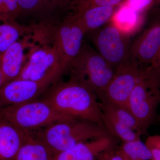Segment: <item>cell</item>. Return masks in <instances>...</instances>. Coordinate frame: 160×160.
I'll use <instances>...</instances> for the list:
<instances>
[{
  "instance_id": "cell-27",
  "label": "cell",
  "mask_w": 160,
  "mask_h": 160,
  "mask_svg": "<svg viewBox=\"0 0 160 160\" xmlns=\"http://www.w3.org/2000/svg\"><path fill=\"white\" fill-rule=\"evenodd\" d=\"M160 46L159 47V48L158 50L157 54L156 57L155 59L154 60V62H153V64L154 63L156 62H158V61H160Z\"/></svg>"
},
{
  "instance_id": "cell-7",
  "label": "cell",
  "mask_w": 160,
  "mask_h": 160,
  "mask_svg": "<svg viewBox=\"0 0 160 160\" xmlns=\"http://www.w3.org/2000/svg\"><path fill=\"white\" fill-rule=\"evenodd\" d=\"M160 105V89L145 76L143 72L127 104V108L137 120L142 134L146 133L154 122Z\"/></svg>"
},
{
  "instance_id": "cell-21",
  "label": "cell",
  "mask_w": 160,
  "mask_h": 160,
  "mask_svg": "<svg viewBox=\"0 0 160 160\" xmlns=\"http://www.w3.org/2000/svg\"><path fill=\"white\" fill-rule=\"evenodd\" d=\"M20 14L18 0H0V21L5 22L15 21Z\"/></svg>"
},
{
  "instance_id": "cell-23",
  "label": "cell",
  "mask_w": 160,
  "mask_h": 160,
  "mask_svg": "<svg viewBox=\"0 0 160 160\" xmlns=\"http://www.w3.org/2000/svg\"><path fill=\"white\" fill-rule=\"evenodd\" d=\"M145 143L151 152V160H160V135L150 136Z\"/></svg>"
},
{
  "instance_id": "cell-16",
  "label": "cell",
  "mask_w": 160,
  "mask_h": 160,
  "mask_svg": "<svg viewBox=\"0 0 160 160\" xmlns=\"http://www.w3.org/2000/svg\"><path fill=\"white\" fill-rule=\"evenodd\" d=\"M116 7H93L75 10L72 15L85 34L106 25L114 15Z\"/></svg>"
},
{
  "instance_id": "cell-12",
  "label": "cell",
  "mask_w": 160,
  "mask_h": 160,
  "mask_svg": "<svg viewBox=\"0 0 160 160\" xmlns=\"http://www.w3.org/2000/svg\"><path fill=\"white\" fill-rule=\"evenodd\" d=\"M19 17L29 21L27 25L58 22L73 12L65 0H18Z\"/></svg>"
},
{
  "instance_id": "cell-28",
  "label": "cell",
  "mask_w": 160,
  "mask_h": 160,
  "mask_svg": "<svg viewBox=\"0 0 160 160\" xmlns=\"http://www.w3.org/2000/svg\"><path fill=\"white\" fill-rule=\"evenodd\" d=\"M4 85V78H3V75L0 69V88Z\"/></svg>"
},
{
  "instance_id": "cell-11",
  "label": "cell",
  "mask_w": 160,
  "mask_h": 160,
  "mask_svg": "<svg viewBox=\"0 0 160 160\" xmlns=\"http://www.w3.org/2000/svg\"><path fill=\"white\" fill-rule=\"evenodd\" d=\"M26 60L18 79L39 81L57 70L63 75L62 60L55 47L34 43L26 54Z\"/></svg>"
},
{
  "instance_id": "cell-26",
  "label": "cell",
  "mask_w": 160,
  "mask_h": 160,
  "mask_svg": "<svg viewBox=\"0 0 160 160\" xmlns=\"http://www.w3.org/2000/svg\"><path fill=\"white\" fill-rule=\"evenodd\" d=\"M65 1L70 4V6H71L72 9L73 10V7L74 6L77 0H65Z\"/></svg>"
},
{
  "instance_id": "cell-3",
  "label": "cell",
  "mask_w": 160,
  "mask_h": 160,
  "mask_svg": "<svg viewBox=\"0 0 160 160\" xmlns=\"http://www.w3.org/2000/svg\"><path fill=\"white\" fill-rule=\"evenodd\" d=\"M34 133L56 155L79 143L112 135L105 127L74 118L53 123Z\"/></svg>"
},
{
  "instance_id": "cell-2",
  "label": "cell",
  "mask_w": 160,
  "mask_h": 160,
  "mask_svg": "<svg viewBox=\"0 0 160 160\" xmlns=\"http://www.w3.org/2000/svg\"><path fill=\"white\" fill-rule=\"evenodd\" d=\"M34 43L55 47L62 60L63 74L82 47L85 33L72 12L58 22L30 25Z\"/></svg>"
},
{
  "instance_id": "cell-8",
  "label": "cell",
  "mask_w": 160,
  "mask_h": 160,
  "mask_svg": "<svg viewBox=\"0 0 160 160\" xmlns=\"http://www.w3.org/2000/svg\"><path fill=\"white\" fill-rule=\"evenodd\" d=\"M62 75L60 70L49 73L39 81L17 79L0 88V108L36 99Z\"/></svg>"
},
{
  "instance_id": "cell-9",
  "label": "cell",
  "mask_w": 160,
  "mask_h": 160,
  "mask_svg": "<svg viewBox=\"0 0 160 160\" xmlns=\"http://www.w3.org/2000/svg\"><path fill=\"white\" fill-rule=\"evenodd\" d=\"M160 46V8L150 9L142 33L132 44L128 61L142 65L154 62Z\"/></svg>"
},
{
  "instance_id": "cell-5",
  "label": "cell",
  "mask_w": 160,
  "mask_h": 160,
  "mask_svg": "<svg viewBox=\"0 0 160 160\" xmlns=\"http://www.w3.org/2000/svg\"><path fill=\"white\" fill-rule=\"evenodd\" d=\"M0 118L23 131L32 132L53 123L74 118L60 113L43 99L0 108Z\"/></svg>"
},
{
  "instance_id": "cell-25",
  "label": "cell",
  "mask_w": 160,
  "mask_h": 160,
  "mask_svg": "<svg viewBox=\"0 0 160 160\" xmlns=\"http://www.w3.org/2000/svg\"><path fill=\"white\" fill-rule=\"evenodd\" d=\"M86 1H87V0H77L74 6H73V10H74L75 8L76 7H77V6H78V5H79L80 4H82V3L86 2Z\"/></svg>"
},
{
  "instance_id": "cell-4",
  "label": "cell",
  "mask_w": 160,
  "mask_h": 160,
  "mask_svg": "<svg viewBox=\"0 0 160 160\" xmlns=\"http://www.w3.org/2000/svg\"><path fill=\"white\" fill-rule=\"evenodd\" d=\"M115 71L97 51L84 42L79 53L69 64L66 72L70 74L69 79L86 86L101 101Z\"/></svg>"
},
{
  "instance_id": "cell-22",
  "label": "cell",
  "mask_w": 160,
  "mask_h": 160,
  "mask_svg": "<svg viewBox=\"0 0 160 160\" xmlns=\"http://www.w3.org/2000/svg\"><path fill=\"white\" fill-rule=\"evenodd\" d=\"M126 0H87L76 7L73 10H80L93 7H117Z\"/></svg>"
},
{
  "instance_id": "cell-14",
  "label": "cell",
  "mask_w": 160,
  "mask_h": 160,
  "mask_svg": "<svg viewBox=\"0 0 160 160\" xmlns=\"http://www.w3.org/2000/svg\"><path fill=\"white\" fill-rule=\"evenodd\" d=\"M113 137L107 136L79 143L55 155L52 160H94L100 154L111 149L114 144Z\"/></svg>"
},
{
  "instance_id": "cell-6",
  "label": "cell",
  "mask_w": 160,
  "mask_h": 160,
  "mask_svg": "<svg viewBox=\"0 0 160 160\" xmlns=\"http://www.w3.org/2000/svg\"><path fill=\"white\" fill-rule=\"evenodd\" d=\"M99 54L116 70L128 61L130 47L129 35L125 33L111 22L86 32Z\"/></svg>"
},
{
  "instance_id": "cell-1",
  "label": "cell",
  "mask_w": 160,
  "mask_h": 160,
  "mask_svg": "<svg viewBox=\"0 0 160 160\" xmlns=\"http://www.w3.org/2000/svg\"><path fill=\"white\" fill-rule=\"evenodd\" d=\"M44 93L43 99L60 113L106 128L97 97L83 84L69 79L67 82L55 83Z\"/></svg>"
},
{
  "instance_id": "cell-20",
  "label": "cell",
  "mask_w": 160,
  "mask_h": 160,
  "mask_svg": "<svg viewBox=\"0 0 160 160\" xmlns=\"http://www.w3.org/2000/svg\"><path fill=\"white\" fill-rule=\"evenodd\" d=\"M127 160H151L150 150L141 139L124 142L120 149Z\"/></svg>"
},
{
  "instance_id": "cell-15",
  "label": "cell",
  "mask_w": 160,
  "mask_h": 160,
  "mask_svg": "<svg viewBox=\"0 0 160 160\" xmlns=\"http://www.w3.org/2000/svg\"><path fill=\"white\" fill-rule=\"evenodd\" d=\"M32 132L23 131L0 118V160H14L21 146Z\"/></svg>"
},
{
  "instance_id": "cell-17",
  "label": "cell",
  "mask_w": 160,
  "mask_h": 160,
  "mask_svg": "<svg viewBox=\"0 0 160 160\" xmlns=\"http://www.w3.org/2000/svg\"><path fill=\"white\" fill-rule=\"evenodd\" d=\"M54 155L33 132L21 146L14 160H52Z\"/></svg>"
},
{
  "instance_id": "cell-24",
  "label": "cell",
  "mask_w": 160,
  "mask_h": 160,
  "mask_svg": "<svg viewBox=\"0 0 160 160\" xmlns=\"http://www.w3.org/2000/svg\"><path fill=\"white\" fill-rule=\"evenodd\" d=\"M107 160H127L126 157L123 154L122 152L119 150L116 152L114 154H112L108 156Z\"/></svg>"
},
{
  "instance_id": "cell-13",
  "label": "cell",
  "mask_w": 160,
  "mask_h": 160,
  "mask_svg": "<svg viewBox=\"0 0 160 160\" xmlns=\"http://www.w3.org/2000/svg\"><path fill=\"white\" fill-rule=\"evenodd\" d=\"M31 36L27 34L12 44L0 56V69L3 75L4 85L17 79L25 62V50L34 45Z\"/></svg>"
},
{
  "instance_id": "cell-29",
  "label": "cell",
  "mask_w": 160,
  "mask_h": 160,
  "mask_svg": "<svg viewBox=\"0 0 160 160\" xmlns=\"http://www.w3.org/2000/svg\"><path fill=\"white\" fill-rule=\"evenodd\" d=\"M158 118L159 121L160 122V115L158 117Z\"/></svg>"
},
{
  "instance_id": "cell-10",
  "label": "cell",
  "mask_w": 160,
  "mask_h": 160,
  "mask_svg": "<svg viewBox=\"0 0 160 160\" xmlns=\"http://www.w3.org/2000/svg\"><path fill=\"white\" fill-rule=\"evenodd\" d=\"M144 68L128 60L119 66L100 102L111 103L127 108L129 96L143 75Z\"/></svg>"
},
{
  "instance_id": "cell-18",
  "label": "cell",
  "mask_w": 160,
  "mask_h": 160,
  "mask_svg": "<svg viewBox=\"0 0 160 160\" xmlns=\"http://www.w3.org/2000/svg\"><path fill=\"white\" fill-rule=\"evenodd\" d=\"M99 106L103 113L109 115L142 134L136 119L128 108L107 102H99Z\"/></svg>"
},
{
  "instance_id": "cell-19",
  "label": "cell",
  "mask_w": 160,
  "mask_h": 160,
  "mask_svg": "<svg viewBox=\"0 0 160 160\" xmlns=\"http://www.w3.org/2000/svg\"><path fill=\"white\" fill-rule=\"evenodd\" d=\"M103 114L106 129L112 135L117 137L124 142L140 139L142 134L140 132L119 122L109 115Z\"/></svg>"
}]
</instances>
